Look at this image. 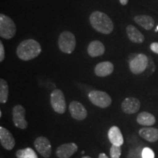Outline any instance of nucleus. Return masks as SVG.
I'll use <instances>...</instances> for the list:
<instances>
[{
	"mask_svg": "<svg viewBox=\"0 0 158 158\" xmlns=\"http://www.w3.org/2000/svg\"><path fill=\"white\" fill-rule=\"evenodd\" d=\"M16 33L14 21L3 13L0 14V36L4 39L10 40Z\"/></svg>",
	"mask_w": 158,
	"mask_h": 158,
	"instance_id": "20e7f679",
	"label": "nucleus"
},
{
	"mask_svg": "<svg viewBox=\"0 0 158 158\" xmlns=\"http://www.w3.org/2000/svg\"><path fill=\"white\" fill-rule=\"evenodd\" d=\"M119 2L122 5H126L128 3V0H119Z\"/></svg>",
	"mask_w": 158,
	"mask_h": 158,
	"instance_id": "c85d7f7f",
	"label": "nucleus"
},
{
	"mask_svg": "<svg viewBox=\"0 0 158 158\" xmlns=\"http://www.w3.org/2000/svg\"><path fill=\"white\" fill-rule=\"evenodd\" d=\"M35 149L41 156L45 158L50 157L52 152L50 141L44 136H40L34 141Z\"/></svg>",
	"mask_w": 158,
	"mask_h": 158,
	"instance_id": "1a4fd4ad",
	"label": "nucleus"
},
{
	"mask_svg": "<svg viewBox=\"0 0 158 158\" xmlns=\"http://www.w3.org/2000/svg\"><path fill=\"white\" fill-rule=\"evenodd\" d=\"M150 49L153 51L154 53L158 54V43H152L150 45Z\"/></svg>",
	"mask_w": 158,
	"mask_h": 158,
	"instance_id": "bb28decb",
	"label": "nucleus"
},
{
	"mask_svg": "<svg viewBox=\"0 0 158 158\" xmlns=\"http://www.w3.org/2000/svg\"><path fill=\"white\" fill-rule=\"evenodd\" d=\"M155 31H158V26H157V29H155Z\"/></svg>",
	"mask_w": 158,
	"mask_h": 158,
	"instance_id": "7c9ffc66",
	"label": "nucleus"
},
{
	"mask_svg": "<svg viewBox=\"0 0 158 158\" xmlns=\"http://www.w3.org/2000/svg\"><path fill=\"white\" fill-rule=\"evenodd\" d=\"M15 155L17 158H38L36 152L29 147L18 150Z\"/></svg>",
	"mask_w": 158,
	"mask_h": 158,
	"instance_id": "4be33fe9",
	"label": "nucleus"
},
{
	"mask_svg": "<svg viewBox=\"0 0 158 158\" xmlns=\"http://www.w3.org/2000/svg\"><path fill=\"white\" fill-rule=\"evenodd\" d=\"M114 64L110 62H102L98 63L94 68V73L97 76L106 77L114 72Z\"/></svg>",
	"mask_w": 158,
	"mask_h": 158,
	"instance_id": "4468645a",
	"label": "nucleus"
},
{
	"mask_svg": "<svg viewBox=\"0 0 158 158\" xmlns=\"http://www.w3.org/2000/svg\"><path fill=\"white\" fill-rule=\"evenodd\" d=\"M82 158H92V157H89V156H85V157H83Z\"/></svg>",
	"mask_w": 158,
	"mask_h": 158,
	"instance_id": "c756f323",
	"label": "nucleus"
},
{
	"mask_svg": "<svg viewBox=\"0 0 158 158\" xmlns=\"http://www.w3.org/2000/svg\"><path fill=\"white\" fill-rule=\"evenodd\" d=\"M76 40L75 35L69 31H64L59 35L58 46L62 52L71 54L76 48Z\"/></svg>",
	"mask_w": 158,
	"mask_h": 158,
	"instance_id": "7ed1b4c3",
	"label": "nucleus"
},
{
	"mask_svg": "<svg viewBox=\"0 0 158 158\" xmlns=\"http://www.w3.org/2000/svg\"><path fill=\"white\" fill-rule=\"evenodd\" d=\"M126 32L130 40L134 43L140 44L143 43L145 40L143 35L133 25H128L126 27Z\"/></svg>",
	"mask_w": 158,
	"mask_h": 158,
	"instance_id": "f3484780",
	"label": "nucleus"
},
{
	"mask_svg": "<svg viewBox=\"0 0 158 158\" xmlns=\"http://www.w3.org/2000/svg\"><path fill=\"white\" fill-rule=\"evenodd\" d=\"M98 158H108V157L105 153H100L98 156Z\"/></svg>",
	"mask_w": 158,
	"mask_h": 158,
	"instance_id": "cd10ccee",
	"label": "nucleus"
},
{
	"mask_svg": "<svg viewBox=\"0 0 158 158\" xmlns=\"http://www.w3.org/2000/svg\"><path fill=\"white\" fill-rule=\"evenodd\" d=\"M0 142L4 149L7 150L13 149L15 147V138L8 130L0 127Z\"/></svg>",
	"mask_w": 158,
	"mask_h": 158,
	"instance_id": "f8f14e48",
	"label": "nucleus"
},
{
	"mask_svg": "<svg viewBox=\"0 0 158 158\" xmlns=\"http://www.w3.org/2000/svg\"><path fill=\"white\" fill-rule=\"evenodd\" d=\"M26 110L21 105H16L13 108V121L15 126L19 129L24 130L28 126L25 119Z\"/></svg>",
	"mask_w": 158,
	"mask_h": 158,
	"instance_id": "6e6552de",
	"label": "nucleus"
},
{
	"mask_svg": "<svg viewBox=\"0 0 158 158\" xmlns=\"http://www.w3.org/2000/svg\"><path fill=\"white\" fill-rule=\"evenodd\" d=\"M105 46L102 42L99 40H93L89 43L87 47V53L91 57H98L104 54Z\"/></svg>",
	"mask_w": 158,
	"mask_h": 158,
	"instance_id": "dca6fc26",
	"label": "nucleus"
},
{
	"mask_svg": "<svg viewBox=\"0 0 158 158\" xmlns=\"http://www.w3.org/2000/svg\"><path fill=\"white\" fill-rule=\"evenodd\" d=\"M121 108L122 111L127 114H135L141 108V102L135 98H127L122 102Z\"/></svg>",
	"mask_w": 158,
	"mask_h": 158,
	"instance_id": "9b49d317",
	"label": "nucleus"
},
{
	"mask_svg": "<svg viewBox=\"0 0 158 158\" xmlns=\"http://www.w3.org/2000/svg\"><path fill=\"white\" fill-rule=\"evenodd\" d=\"M142 157L143 158H155V152L150 148L145 147L142 151Z\"/></svg>",
	"mask_w": 158,
	"mask_h": 158,
	"instance_id": "393cba45",
	"label": "nucleus"
},
{
	"mask_svg": "<svg viewBox=\"0 0 158 158\" xmlns=\"http://www.w3.org/2000/svg\"><path fill=\"white\" fill-rule=\"evenodd\" d=\"M142 151L143 149L141 147H137L135 149H130L128 153L127 158H143L142 157Z\"/></svg>",
	"mask_w": 158,
	"mask_h": 158,
	"instance_id": "5701e85b",
	"label": "nucleus"
},
{
	"mask_svg": "<svg viewBox=\"0 0 158 158\" xmlns=\"http://www.w3.org/2000/svg\"><path fill=\"white\" fill-rule=\"evenodd\" d=\"M138 134L142 138L149 142L158 141V129L151 127H143L140 129Z\"/></svg>",
	"mask_w": 158,
	"mask_h": 158,
	"instance_id": "a211bd4d",
	"label": "nucleus"
},
{
	"mask_svg": "<svg viewBox=\"0 0 158 158\" xmlns=\"http://www.w3.org/2000/svg\"><path fill=\"white\" fill-rule=\"evenodd\" d=\"M69 111L74 119L82 121L87 116V110L83 105L76 100L72 101L69 105Z\"/></svg>",
	"mask_w": 158,
	"mask_h": 158,
	"instance_id": "9d476101",
	"label": "nucleus"
},
{
	"mask_svg": "<svg viewBox=\"0 0 158 158\" xmlns=\"http://www.w3.org/2000/svg\"><path fill=\"white\" fill-rule=\"evenodd\" d=\"M134 21L146 30H151L155 26V20L147 15H136L134 17Z\"/></svg>",
	"mask_w": 158,
	"mask_h": 158,
	"instance_id": "6ab92c4d",
	"label": "nucleus"
},
{
	"mask_svg": "<svg viewBox=\"0 0 158 158\" xmlns=\"http://www.w3.org/2000/svg\"><path fill=\"white\" fill-rule=\"evenodd\" d=\"M122 155L121 147L119 146L112 145L110 149V156L111 158H120Z\"/></svg>",
	"mask_w": 158,
	"mask_h": 158,
	"instance_id": "b1692460",
	"label": "nucleus"
},
{
	"mask_svg": "<svg viewBox=\"0 0 158 158\" xmlns=\"http://www.w3.org/2000/svg\"><path fill=\"white\" fill-rule=\"evenodd\" d=\"M136 120H137L138 124H141V125L146 126V127L152 126L156 122L155 116L149 112L146 111L141 112L138 114Z\"/></svg>",
	"mask_w": 158,
	"mask_h": 158,
	"instance_id": "aec40b11",
	"label": "nucleus"
},
{
	"mask_svg": "<svg viewBox=\"0 0 158 158\" xmlns=\"http://www.w3.org/2000/svg\"><path fill=\"white\" fill-rule=\"evenodd\" d=\"M89 99L94 106L101 108H106L110 106L112 99L106 92L99 90H92L89 93Z\"/></svg>",
	"mask_w": 158,
	"mask_h": 158,
	"instance_id": "39448f33",
	"label": "nucleus"
},
{
	"mask_svg": "<svg viewBox=\"0 0 158 158\" xmlns=\"http://www.w3.org/2000/svg\"><path fill=\"white\" fill-rule=\"evenodd\" d=\"M51 105L54 111L59 114H63L66 111V101L63 92L60 89H56L51 92L50 96Z\"/></svg>",
	"mask_w": 158,
	"mask_h": 158,
	"instance_id": "423d86ee",
	"label": "nucleus"
},
{
	"mask_svg": "<svg viewBox=\"0 0 158 158\" xmlns=\"http://www.w3.org/2000/svg\"><path fill=\"white\" fill-rule=\"evenodd\" d=\"M5 59V48L2 42H0V62H2Z\"/></svg>",
	"mask_w": 158,
	"mask_h": 158,
	"instance_id": "a878e982",
	"label": "nucleus"
},
{
	"mask_svg": "<svg viewBox=\"0 0 158 158\" xmlns=\"http://www.w3.org/2000/svg\"><path fill=\"white\" fill-rule=\"evenodd\" d=\"M149 65V59L143 54H138L130 60V70L133 74L138 75L143 73Z\"/></svg>",
	"mask_w": 158,
	"mask_h": 158,
	"instance_id": "0eeeda50",
	"label": "nucleus"
},
{
	"mask_svg": "<svg viewBox=\"0 0 158 158\" xmlns=\"http://www.w3.org/2000/svg\"><path fill=\"white\" fill-rule=\"evenodd\" d=\"M42 47L37 40L28 39L19 43L16 48V54L23 61H29L35 59L40 54Z\"/></svg>",
	"mask_w": 158,
	"mask_h": 158,
	"instance_id": "f257e3e1",
	"label": "nucleus"
},
{
	"mask_svg": "<svg viewBox=\"0 0 158 158\" xmlns=\"http://www.w3.org/2000/svg\"><path fill=\"white\" fill-rule=\"evenodd\" d=\"M78 151V146L75 143H64L56 149V155L59 158H70Z\"/></svg>",
	"mask_w": 158,
	"mask_h": 158,
	"instance_id": "ddd939ff",
	"label": "nucleus"
},
{
	"mask_svg": "<svg viewBox=\"0 0 158 158\" xmlns=\"http://www.w3.org/2000/svg\"><path fill=\"white\" fill-rule=\"evenodd\" d=\"M9 94V87L7 81L3 78L0 79V102L5 103L7 101Z\"/></svg>",
	"mask_w": 158,
	"mask_h": 158,
	"instance_id": "412c9836",
	"label": "nucleus"
},
{
	"mask_svg": "<svg viewBox=\"0 0 158 158\" xmlns=\"http://www.w3.org/2000/svg\"><path fill=\"white\" fill-rule=\"evenodd\" d=\"M108 137L112 145L121 147L124 143V138L121 130L116 126H113L110 128L108 132Z\"/></svg>",
	"mask_w": 158,
	"mask_h": 158,
	"instance_id": "2eb2a0df",
	"label": "nucleus"
},
{
	"mask_svg": "<svg viewBox=\"0 0 158 158\" xmlns=\"http://www.w3.org/2000/svg\"><path fill=\"white\" fill-rule=\"evenodd\" d=\"M89 21L94 30L103 35H109L114 30V23L107 14L101 11H94L89 16Z\"/></svg>",
	"mask_w": 158,
	"mask_h": 158,
	"instance_id": "f03ea898",
	"label": "nucleus"
}]
</instances>
